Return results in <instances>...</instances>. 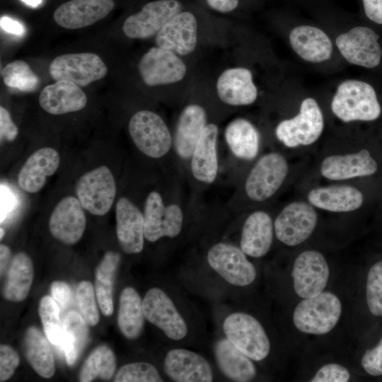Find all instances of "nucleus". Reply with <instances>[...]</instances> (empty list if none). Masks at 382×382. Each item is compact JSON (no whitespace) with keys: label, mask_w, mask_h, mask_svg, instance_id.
Instances as JSON below:
<instances>
[{"label":"nucleus","mask_w":382,"mask_h":382,"mask_svg":"<svg viewBox=\"0 0 382 382\" xmlns=\"http://www.w3.org/2000/svg\"><path fill=\"white\" fill-rule=\"evenodd\" d=\"M52 297L62 310L66 309L71 302V289L64 282L55 281L51 286Z\"/></svg>","instance_id":"48"},{"label":"nucleus","mask_w":382,"mask_h":382,"mask_svg":"<svg viewBox=\"0 0 382 382\" xmlns=\"http://www.w3.org/2000/svg\"><path fill=\"white\" fill-rule=\"evenodd\" d=\"M308 199L319 209L333 212H352L359 208L364 200L362 193L349 185H331L309 191Z\"/></svg>","instance_id":"30"},{"label":"nucleus","mask_w":382,"mask_h":382,"mask_svg":"<svg viewBox=\"0 0 382 382\" xmlns=\"http://www.w3.org/2000/svg\"><path fill=\"white\" fill-rule=\"evenodd\" d=\"M39 315L49 342L61 349L64 341L63 323L59 317V307L52 297L45 296L40 300Z\"/></svg>","instance_id":"39"},{"label":"nucleus","mask_w":382,"mask_h":382,"mask_svg":"<svg viewBox=\"0 0 382 382\" xmlns=\"http://www.w3.org/2000/svg\"><path fill=\"white\" fill-rule=\"evenodd\" d=\"M207 125V113L202 107L193 104L183 109L177 122L174 139L175 149L180 158L191 157Z\"/></svg>","instance_id":"28"},{"label":"nucleus","mask_w":382,"mask_h":382,"mask_svg":"<svg viewBox=\"0 0 382 382\" xmlns=\"http://www.w3.org/2000/svg\"><path fill=\"white\" fill-rule=\"evenodd\" d=\"M19 357L11 347L1 345L0 347V381H5L13 374L19 364Z\"/></svg>","instance_id":"45"},{"label":"nucleus","mask_w":382,"mask_h":382,"mask_svg":"<svg viewBox=\"0 0 382 382\" xmlns=\"http://www.w3.org/2000/svg\"><path fill=\"white\" fill-rule=\"evenodd\" d=\"M332 112L345 122L372 121L381 114V107L374 88L369 83L348 80L342 82L334 96Z\"/></svg>","instance_id":"1"},{"label":"nucleus","mask_w":382,"mask_h":382,"mask_svg":"<svg viewBox=\"0 0 382 382\" xmlns=\"http://www.w3.org/2000/svg\"><path fill=\"white\" fill-rule=\"evenodd\" d=\"M1 28L6 33L18 36L23 35L25 28L19 21L8 16H1L0 20Z\"/></svg>","instance_id":"50"},{"label":"nucleus","mask_w":382,"mask_h":382,"mask_svg":"<svg viewBox=\"0 0 382 382\" xmlns=\"http://www.w3.org/2000/svg\"><path fill=\"white\" fill-rule=\"evenodd\" d=\"M157 369L147 362H134L122 366L116 374L115 382H161Z\"/></svg>","instance_id":"41"},{"label":"nucleus","mask_w":382,"mask_h":382,"mask_svg":"<svg viewBox=\"0 0 382 382\" xmlns=\"http://www.w3.org/2000/svg\"><path fill=\"white\" fill-rule=\"evenodd\" d=\"M128 128L137 148L150 158L163 157L172 146V137L166 122L152 111L137 112L131 117Z\"/></svg>","instance_id":"4"},{"label":"nucleus","mask_w":382,"mask_h":382,"mask_svg":"<svg viewBox=\"0 0 382 382\" xmlns=\"http://www.w3.org/2000/svg\"><path fill=\"white\" fill-rule=\"evenodd\" d=\"M145 318L173 340H181L188 332L186 321L170 296L161 289L151 288L142 300Z\"/></svg>","instance_id":"12"},{"label":"nucleus","mask_w":382,"mask_h":382,"mask_svg":"<svg viewBox=\"0 0 382 382\" xmlns=\"http://www.w3.org/2000/svg\"><path fill=\"white\" fill-rule=\"evenodd\" d=\"M1 76L6 86L21 91H33L39 85L38 76L27 62L21 59L7 64L1 70Z\"/></svg>","instance_id":"40"},{"label":"nucleus","mask_w":382,"mask_h":382,"mask_svg":"<svg viewBox=\"0 0 382 382\" xmlns=\"http://www.w3.org/2000/svg\"><path fill=\"white\" fill-rule=\"evenodd\" d=\"M76 194L83 209L96 216L105 215L112 207L116 195L112 172L101 166L86 173L76 183Z\"/></svg>","instance_id":"6"},{"label":"nucleus","mask_w":382,"mask_h":382,"mask_svg":"<svg viewBox=\"0 0 382 382\" xmlns=\"http://www.w3.org/2000/svg\"><path fill=\"white\" fill-rule=\"evenodd\" d=\"M323 117L317 102L311 98L304 99L299 113L282 121L276 127L277 139L286 146L293 148L315 142L323 129Z\"/></svg>","instance_id":"5"},{"label":"nucleus","mask_w":382,"mask_h":382,"mask_svg":"<svg viewBox=\"0 0 382 382\" xmlns=\"http://www.w3.org/2000/svg\"><path fill=\"white\" fill-rule=\"evenodd\" d=\"M177 0H156L146 4L141 10L130 15L122 25L124 34L131 39H148L156 34L173 17L181 13Z\"/></svg>","instance_id":"10"},{"label":"nucleus","mask_w":382,"mask_h":382,"mask_svg":"<svg viewBox=\"0 0 382 382\" xmlns=\"http://www.w3.org/2000/svg\"><path fill=\"white\" fill-rule=\"evenodd\" d=\"M144 237L151 243L163 237L175 238L181 232L184 216L176 204L166 206L161 195L156 191L147 196L144 210Z\"/></svg>","instance_id":"11"},{"label":"nucleus","mask_w":382,"mask_h":382,"mask_svg":"<svg viewBox=\"0 0 382 382\" xmlns=\"http://www.w3.org/2000/svg\"><path fill=\"white\" fill-rule=\"evenodd\" d=\"M224 135L229 149L236 157L252 160L257 156L260 135L248 120L243 118L233 120L227 125Z\"/></svg>","instance_id":"32"},{"label":"nucleus","mask_w":382,"mask_h":382,"mask_svg":"<svg viewBox=\"0 0 382 382\" xmlns=\"http://www.w3.org/2000/svg\"><path fill=\"white\" fill-rule=\"evenodd\" d=\"M87 325L80 313L75 311L68 312L64 317V341L60 350L64 352L69 366L75 363L87 342Z\"/></svg>","instance_id":"37"},{"label":"nucleus","mask_w":382,"mask_h":382,"mask_svg":"<svg viewBox=\"0 0 382 382\" xmlns=\"http://www.w3.org/2000/svg\"><path fill=\"white\" fill-rule=\"evenodd\" d=\"M366 16L372 21L382 24V0H362Z\"/></svg>","instance_id":"49"},{"label":"nucleus","mask_w":382,"mask_h":382,"mask_svg":"<svg viewBox=\"0 0 382 382\" xmlns=\"http://www.w3.org/2000/svg\"><path fill=\"white\" fill-rule=\"evenodd\" d=\"M292 277L294 288L301 298H310L323 292L329 277V268L323 255L318 251L306 250L295 260Z\"/></svg>","instance_id":"16"},{"label":"nucleus","mask_w":382,"mask_h":382,"mask_svg":"<svg viewBox=\"0 0 382 382\" xmlns=\"http://www.w3.org/2000/svg\"><path fill=\"white\" fill-rule=\"evenodd\" d=\"M288 173L285 158L275 152L262 156L250 171L245 183L248 197L256 202L272 197L281 187Z\"/></svg>","instance_id":"9"},{"label":"nucleus","mask_w":382,"mask_h":382,"mask_svg":"<svg viewBox=\"0 0 382 382\" xmlns=\"http://www.w3.org/2000/svg\"><path fill=\"white\" fill-rule=\"evenodd\" d=\"M214 354L219 368L230 380L247 382L255 377L256 369L253 360L227 338L216 341Z\"/></svg>","instance_id":"31"},{"label":"nucleus","mask_w":382,"mask_h":382,"mask_svg":"<svg viewBox=\"0 0 382 382\" xmlns=\"http://www.w3.org/2000/svg\"><path fill=\"white\" fill-rule=\"evenodd\" d=\"M289 41L295 52L309 62L325 61L332 54V45L330 37L316 27L301 25L294 28L290 33Z\"/></svg>","instance_id":"29"},{"label":"nucleus","mask_w":382,"mask_h":382,"mask_svg":"<svg viewBox=\"0 0 382 382\" xmlns=\"http://www.w3.org/2000/svg\"><path fill=\"white\" fill-rule=\"evenodd\" d=\"M116 359L113 352L106 345L95 349L85 361L79 376L80 381L89 382L99 377L110 379L115 371Z\"/></svg>","instance_id":"38"},{"label":"nucleus","mask_w":382,"mask_h":382,"mask_svg":"<svg viewBox=\"0 0 382 382\" xmlns=\"http://www.w3.org/2000/svg\"><path fill=\"white\" fill-rule=\"evenodd\" d=\"M217 126L213 123L207 124L190 157L192 175L204 183H212L217 177Z\"/></svg>","instance_id":"25"},{"label":"nucleus","mask_w":382,"mask_h":382,"mask_svg":"<svg viewBox=\"0 0 382 382\" xmlns=\"http://www.w3.org/2000/svg\"><path fill=\"white\" fill-rule=\"evenodd\" d=\"M349 371L338 364L331 363L322 366L311 381V382H347Z\"/></svg>","instance_id":"44"},{"label":"nucleus","mask_w":382,"mask_h":382,"mask_svg":"<svg viewBox=\"0 0 382 382\" xmlns=\"http://www.w3.org/2000/svg\"><path fill=\"white\" fill-rule=\"evenodd\" d=\"M33 280V265L25 253H18L9 267L4 289V297L10 301L19 302L28 296Z\"/></svg>","instance_id":"34"},{"label":"nucleus","mask_w":382,"mask_h":382,"mask_svg":"<svg viewBox=\"0 0 382 382\" xmlns=\"http://www.w3.org/2000/svg\"><path fill=\"white\" fill-rule=\"evenodd\" d=\"M76 303L80 314L89 325L98 323L99 314L95 299V293L91 282L83 281L76 289Z\"/></svg>","instance_id":"42"},{"label":"nucleus","mask_w":382,"mask_h":382,"mask_svg":"<svg viewBox=\"0 0 382 382\" xmlns=\"http://www.w3.org/2000/svg\"><path fill=\"white\" fill-rule=\"evenodd\" d=\"M274 231L270 216L265 212L256 211L244 222L240 248L248 256L262 257L270 249Z\"/></svg>","instance_id":"27"},{"label":"nucleus","mask_w":382,"mask_h":382,"mask_svg":"<svg viewBox=\"0 0 382 382\" xmlns=\"http://www.w3.org/2000/svg\"><path fill=\"white\" fill-rule=\"evenodd\" d=\"M107 73L102 59L91 52L62 54L49 65V74L54 81L66 80L80 87L103 79Z\"/></svg>","instance_id":"7"},{"label":"nucleus","mask_w":382,"mask_h":382,"mask_svg":"<svg viewBox=\"0 0 382 382\" xmlns=\"http://www.w3.org/2000/svg\"><path fill=\"white\" fill-rule=\"evenodd\" d=\"M115 6L114 0H70L54 11L53 18L62 28L80 29L105 18Z\"/></svg>","instance_id":"18"},{"label":"nucleus","mask_w":382,"mask_h":382,"mask_svg":"<svg viewBox=\"0 0 382 382\" xmlns=\"http://www.w3.org/2000/svg\"><path fill=\"white\" fill-rule=\"evenodd\" d=\"M207 259L210 267L231 285L245 286L256 277L255 268L246 254L232 244L220 242L213 245Z\"/></svg>","instance_id":"8"},{"label":"nucleus","mask_w":382,"mask_h":382,"mask_svg":"<svg viewBox=\"0 0 382 382\" xmlns=\"http://www.w3.org/2000/svg\"><path fill=\"white\" fill-rule=\"evenodd\" d=\"M223 331L239 350L253 361L265 359L270 351V340L260 323L243 312H235L224 320Z\"/></svg>","instance_id":"3"},{"label":"nucleus","mask_w":382,"mask_h":382,"mask_svg":"<svg viewBox=\"0 0 382 382\" xmlns=\"http://www.w3.org/2000/svg\"><path fill=\"white\" fill-rule=\"evenodd\" d=\"M163 366L166 375L176 382H211L214 378L209 362L198 353L186 349L168 351Z\"/></svg>","instance_id":"19"},{"label":"nucleus","mask_w":382,"mask_h":382,"mask_svg":"<svg viewBox=\"0 0 382 382\" xmlns=\"http://www.w3.org/2000/svg\"><path fill=\"white\" fill-rule=\"evenodd\" d=\"M60 163L58 152L43 147L32 154L22 166L18 175L19 187L28 193H35L45 185L47 178L52 175Z\"/></svg>","instance_id":"24"},{"label":"nucleus","mask_w":382,"mask_h":382,"mask_svg":"<svg viewBox=\"0 0 382 382\" xmlns=\"http://www.w3.org/2000/svg\"><path fill=\"white\" fill-rule=\"evenodd\" d=\"M219 98L231 105H247L255 102L257 91L250 71L243 67L231 68L222 72L217 80Z\"/></svg>","instance_id":"26"},{"label":"nucleus","mask_w":382,"mask_h":382,"mask_svg":"<svg viewBox=\"0 0 382 382\" xmlns=\"http://www.w3.org/2000/svg\"><path fill=\"white\" fill-rule=\"evenodd\" d=\"M11 251L8 246L4 244L0 245V267L1 274L4 272L7 264L9 262Z\"/></svg>","instance_id":"52"},{"label":"nucleus","mask_w":382,"mask_h":382,"mask_svg":"<svg viewBox=\"0 0 382 382\" xmlns=\"http://www.w3.org/2000/svg\"><path fill=\"white\" fill-rule=\"evenodd\" d=\"M314 208L304 202H294L286 206L274 223L275 235L282 243L294 246L305 241L317 224Z\"/></svg>","instance_id":"14"},{"label":"nucleus","mask_w":382,"mask_h":382,"mask_svg":"<svg viewBox=\"0 0 382 382\" xmlns=\"http://www.w3.org/2000/svg\"><path fill=\"white\" fill-rule=\"evenodd\" d=\"M39 103L50 114L63 115L83 109L87 97L74 82L60 80L44 87L39 96Z\"/></svg>","instance_id":"23"},{"label":"nucleus","mask_w":382,"mask_h":382,"mask_svg":"<svg viewBox=\"0 0 382 382\" xmlns=\"http://www.w3.org/2000/svg\"><path fill=\"white\" fill-rule=\"evenodd\" d=\"M4 236V230L3 229L2 227H1V240L3 238Z\"/></svg>","instance_id":"54"},{"label":"nucleus","mask_w":382,"mask_h":382,"mask_svg":"<svg viewBox=\"0 0 382 382\" xmlns=\"http://www.w3.org/2000/svg\"><path fill=\"white\" fill-rule=\"evenodd\" d=\"M86 225L83 207L78 199L68 196L54 208L49 219L52 236L65 245H74L81 238Z\"/></svg>","instance_id":"17"},{"label":"nucleus","mask_w":382,"mask_h":382,"mask_svg":"<svg viewBox=\"0 0 382 382\" xmlns=\"http://www.w3.org/2000/svg\"><path fill=\"white\" fill-rule=\"evenodd\" d=\"M142 300L132 287L125 288L120 296L117 323L122 334L127 339L137 338L144 328Z\"/></svg>","instance_id":"33"},{"label":"nucleus","mask_w":382,"mask_h":382,"mask_svg":"<svg viewBox=\"0 0 382 382\" xmlns=\"http://www.w3.org/2000/svg\"><path fill=\"white\" fill-rule=\"evenodd\" d=\"M21 1H23L25 4H28V6L34 7V8L38 6L40 4H41L42 1V0H21Z\"/></svg>","instance_id":"53"},{"label":"nucleus","mask_w":382,"mask_h":382,"mask_svg":"<svg viewBox=\"0 0 382 382\" xmlns=\"http://www.w3.org/2000/svg\"><path fill=\"white\" fill-rule=\"evenodd\" d=\"M116 234L122 250L127 254L140 253L144 248V214L128 198H120L116 205Z\"/></svg>","instance_id":"21"},{"label":"nucleus","mask_w":382,"mask_h":382,"mask_svg":"<svg viewBox=\"0 0 382 382\" xmlns=\"http://www.w3.org/2000/svg\"><path fill=\"white\" fill-rule=\"evenodd\" d=\"M206 1L210 8L221 13L230 12L238 4V0H206Z\"/></svg>","instance_id":"51"},{"label":"nucleus","mask_w":382,"mask_h":382,"mask_svg":"<svg viewBox=\"0 0 382 382\" xmlns=\"http://www.w3.org/2000/svg\"><path fill=\"white\" fill-rule=\"evenodd\" d=\"M378 169L376 161L366 149L355 154L326 157L321 163L320 173L329 180H342L374 174Z\"/></svg>","instance_id":"22"},{"label":"nucleus","mask_w":382,"mask_h":382,"mask_svg":"<svg viewBox=\"0 0 382 382\" xmlns=\"http://www.w3.org/2000/svg\"><path fill=\"white\" fill-rule=\"evenodd\" d=\"M139 72L149 86L171 84L181 81L186 66L176 53L159 47H151L141 57Z\"/></svg>","instance_id":"13"},{"label":"nucleus","mask_w":382,"mask_h":382,"mask_svg":"<svg viewBox=\"0 0 382 382\" xmlns=\"http://www.w3.org/2000/svg\"><path fill=\"white\" fill-rule=\"evenodd\" d=\"M120 261L118 253L108 251L96 270V294L101 312L105 316L113 313L112 289Z\"/></svg>","instance_id":"36"},{"label":"nucleus","mask_w":382,"mask_h":382,"mask_svg":"<svg viewBox=\"0 0 382 382\" xmlns=\"http://www.w3.org/2000/svg\"><path fill=\"white\" fill-rule=\"evenodd\" d=\"M197 41V20L188 11L181 12L173 17L156 34L155 38L157 47L180 55L192 53L195 49Z\"/></svg>","instance_id":"20"},{"label":"nucleus","mask_w":382,"mask_h":382,"mask_svg":"<svg viewBox=\"0 0 382 382\" xmlns=\"http://www.w3.org/2000/svg\"><path fill=\"white\" fill-rule=\"evenodd\" d=\"M18 134V128L11 120L10 113L3 106L0 107L1 141H13Z\"/></svg>","instance_id":"47"},{"label":"nucleus","mask_w":382,"mask_h":382,"mask_svg":"<svg viewBox=\"0 0 382 382\" xmlns=\"http://www.w3.org/2000/svg\"><path fill=\"white\" fill-rule=\"evenodd\" d=\"M366 301L372 314L382 316V261L374 264L368 273Z\"/></svg>","instance_id":"43"},{"label":"nucleus","mask_w":382,"mask_h":382,"mask_svg":"<svg viewBox=\"0 0 382 382\" xmlns=\"http://www.w3.org/2000/svg\"><path fill=\"white\" fill-rule=\"evenodd\" d=\"M341 312L342 304L337 296L322 292L301 301L295 308L293 321L304 333L324 335L335 326Z\"/></svg>","instance_id":"2"},{"label":"nucleus","mask_w":382,"mask_h":382,"mask_svg":"<svg viewBox=\"0 0 382 382\" xmlns=\"http://www.w3.org/2000/svg\"><path fill=\"white\" fill-rule=\"evenodd\" d=\"M361 365L370 375H382V338L376 347L366 351L361 359Z\"/></svg>","instance_id":"46"},{"label":"nucleus","mask_w":382,"mask_h":382,"mask_svg":"<svg viewBox=\"0 0 382 382\" xmlns=\"http://www.w3.org/2000/svg\"><path fill=\"white\" fill-rule=\"evenodd\" d=\"M48 339L35 326L28 328L25 335L26 358L35 371L43 378L54 373V357Z\"/></svg>","instance_id":"35"},{"label":"nucleus","mask_w":382,"mask_h":382,"mask_svg":"<svg viewBox=\"0 0 382 382\" xmlns=\"http://www.w3.org/2000/svg\"><path fill=\"white\" fill-rule=\"evenodd\" d=\"M378 38L372 29L357 26L340 35L336 39V45L349 63L374 68L379 64L382 54Z\"/></svg>","instance_id":"15"}]
</instances>
